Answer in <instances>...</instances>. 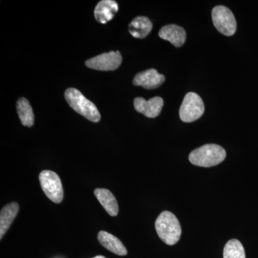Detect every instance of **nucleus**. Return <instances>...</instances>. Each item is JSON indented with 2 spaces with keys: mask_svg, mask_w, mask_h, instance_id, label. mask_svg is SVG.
Segmentation results:
<instances>
[{
  "mask_svg": "<svg viewBox=\"0 0 258 258\" xmlns=\"http://www.w3.org/2000/svg\"><path fill=\"white\" fill-rule=\"evenodd\" d=\"M134 108L136 111L142 113L148 118H156L160 114L164 101L161 97H154L149 101L138 97L134 99Z\"/></svg>",
  "mask_w": 258,
  "mask_h": 258,
  "instance_id": "nucleus-8",
  "label": "nucleus"
},
{
  "mask_svg": "<svg viewBox=\"0 0 258 258\" xmlns=\"http://www.w3.org/2000/svg\"><path fill=\"white\" fill-rule=\"evenodd\" d=\"M159 37L170 42L174 46L179 47L186 41V34L184 29L176 25H168L161 28Z\"/></svg>",
  "mask_w": 258,
  "mask_h": 258,
  "instance_id": "nucleus-10",
  "label": "nucleus"
},
{
  "mask_svg": "<svg viewBox=\"0 0 258 258\" xmlns=\"http://www.w3.org/2000/svg\"><path fill=\"white\" fill-rule=\"evenodd\" d=\"M19 211V205L17 203L8 204L2 209L0 213V238H3L7 231L9 230Z\"/></svg>",
  "mask_w": 258,
  "mask_h": 258,
  "instance_id": "nucleus-15",
  "label": "nucleus"
},
{
  "mask_svg": "<svg viewBox=\"0 0 258 258\" xmlns=\"http://www.w3.org/2000/svg\"><path fill=\"white\" fill-rule=\"evenodd\" d=\"M225 149L217 144H206L190 153V162L195 166L211 167L225 160Z\"/></svg>",
  "mask_w": 258,
  "mask_h": 258,
  "instance_id": "nucleus-3",
  "label": "nucleus"
},
{
  "mask_svg": "<svg viewBox=\"0 0 258 258\" xmlns=\"http://www.w3.org/2000/svg\"><path fill=\"white\" fill-rule=\"evenodd\" d=\"M93 258H106V257H105L104 256L98 255V256H96V257H93Z\"/></svg>",
  "mask_w": 258,
  "mask_h": 258,
  "instance_id": "nucleus-18",
  "label": "nucleus"
},
{
  "mask_svg": "<svg viewBox=\"0 0 258 258\" xmlns=\"http://www.w3.org/2000/svg\"><path fill=\"white\" fill-rule=\"evenodd\" d=\"M122 62V57L119 51H111L89 59L86 62V66L97 71H115L119 68Z\"/></svg>",
  "mask_w": 258,
  "mask_h": 258,
  "instance_id": "nucleus-7",
  "label": "nucleus"
},
{
  "mask_svg": "<svg viewBox=\"0 0 258 258\" xmlns=\"http://www.w3.org/2000/svg\"><path fill=\"white\" fill-rule=\"evenodd\" d=\"M64 98L75 111L88 120L95 123L101 120V114L94 103L87 99L79 90L68 88L64 92Z\"/></svg>",
  "mask_w": 258,
  "mask_h": 258,
  "instance_id": "nucleus-2",
  "label": "nucleus"
},
{
  "mask_svg": "<svg viewBox=\"0 0 258 258\" xmlns=\"http://www.w3.org/2000/svg\"><path fill=\"white\" fill-rule=\"evenodd\" d=\"M42 191L47 198L56 204L60 203L63 200L64 192L62 183L59 176L54 171L44 170L39 175Z\"/></svg>",
  "mask_w": 258,
  "mask_h": 258,
  "instance_id": "nucleus-4",
  "label": "nucleus"
},
{
  "mask_svg": "<svg viewBox=\"0 0 258 258\" xmlns=\"http://www.w3.org/2000/svg\"><path fill=\"white\" fill-rule=\"evenodd\" d=\"M205 112V105L201 97L190 92L185 96L179 109V116L182 121L191 123L199 119Z\"/></svg>",
  "mask_w": 258,
  "mask_h": 258,
  "instance_id": "nucleus-5",
  "label": "nucleus"
},
{
  "mask_svg": "<svg viewBox=\"0 0 258 258\" xmlns=\"http://www.w3.org/2000/svg\"><path fill=\"white\" fill-rule=\"evenodd\" d=\"M17 111L21 120L22 124L25 126L31 127L34 124L33 111H32V106L26 98H21L18 100L17 103Z\"/></svg>",
  "mask_w": 258,
  "mask_h": 258,
  "instance_id": "nucleus-16",
  "label": "nucleus"
},
{
  "mask_svg": "<svg viewBox=\"0 0 258 258\" xmlns=\"http://www.w3.org/2000/svg\"><path fill=\"white\" fill-rule=\"evenodd\" d=\"M94 195L110 216L115 217L118 215V203L111 191L106 189H96Z\"/></svg>",
  "mask_w": 258,
  "mask_h": 258,
  "instance_id": "nucleus-13",
  "label": "nucleus"
},
{
  "mask_svg": "<svg viewBox=\"0 0 258 258\" xmlns=\"http://www.w3.org/2000/svg\"><path fill=\"white\" fill-rule=\"evenodd\" d=\"M165 81L164 75L159 74L157 70L149 69L136 75L133 81L134 86H142L145 89H155Z\"/></svg>",
  "mask_w": 258,
  "mask_h": 258,
  "instance_id": "nucleus-9",
  "label": "nucleus"
},
{
  "mask_svg": "<svg viewBox=\"0 0 258 258\" xmlns=\"http://www.w3.org/2000/svg\"><path fill=\"white\" fill-rule=\"evenodd\" d=\"M152 28L151 20L144 16L137 17L128 25L129 32L136 38L143 39L147 37L152 31Z\"/></svg>",
  "mask_w": 258,
  "mask_h": 258,
  "instance_id": "nucleus-14",
  "label": "nucleus"
},
{
  "mask_svg": "<svg viewBox=\"0 0 258 258\" xmlns=\"http://www.w3.org/2000/svg\"><path fill=\"white\" fill-rule=\"evenodd\" d=\"M118 11V3L113 0H103L96 5L94 10L95 18L98 23L106 24L114 18Z\"/></svg>",
  "mask_w": 258,
  "mask_h": 258,
  "instance_id": "nucleus-11",
  "label": "nucleus"
},
{
  "mask_svg": "<svg viewBox=\"0 0 258 258\" xmlns=\"http://www.w3.org/2000/svg\"><path fill=\"white\" fill-rule=\"evenodd\" d=\"M214 25L220 33L232 36L237 30V23L233 13L225 6H217L212 12Z\"/></svg>",
  "mask_w": 258,
  "mask_h": 258,
  "instance_id": "nucleus-6",
  "label": "nucleus"
},
{
  "mask_svg": "<svg viewBox=\"0 0 258 258\" xmlns=\"http://www.w3.org/2000/svg\"><path fill=\"white\" fill-rule=\"evenodd\" d=\"M224 258H245L243 246L240 241L232 239L224 247Z\"/></svg>",
  "mask_w": 258,
  "mask_h": 258,
  "instance_id": "nucleus-17",
  "label": "nucleus"
},
{
  "mask_svg": "<svg viewBox=\"0 0 258 258\" xmlns=\"http://www.w3.org/2000/svg\"><path fill=\"white\" fill-rule=\"evenodd\" d=\"M100 244L105 248L117 255L124 256L127 254V249L121 241L106 231H101L98 235Z\"/></svg>",
  "mask_w": 258,
  "mask_h": 258,
  "instance_id": "nucleus-12",
  "label": "nucleus"
},
{
  "mask_svg": "<svg viewBox=\"0 0 258 258\" xmlns=\"http://www.w3.org/2000/svg\"><path fill=\"white\" fill-rule=\"evenodd\" d=\"M155 228L161 240L168 245H174L181 237V228L179 220L170 212H161L156 220Z\"/></svg>",
  "mask_w": 258,
  "mask_h": 258,
  "instance_id": "nucleus-1",
  "label": "nucleus"
}]
</instances>
